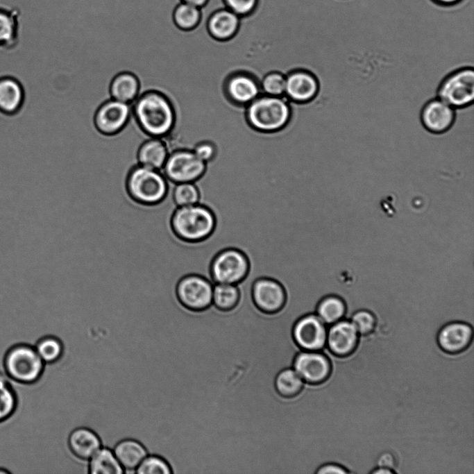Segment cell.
Returning <instances> with one entry per match:
<instances>
[{
    "label": "cell",
    "mask_w": 474,
    "mask_h": 474,
    "mask_svg": "<svg viewBox=\"0 0 474 474\" xmlns=\"http://www.w3.org/2000/svg\"><path fill=\"white\" fill-rule=\"evenodd\" d=\"M131 105L136 123L148 136L162 139L173 129L176 119L174 109L163 94L154 90L145 92Z\"/></svg>",
    "instance_id": "6da1fadb"
},
{
    "label": "cell",
    "mask_w": 474,
    "mask_h": 474,
    "mask_svg": "<svg viewBox=\"0 0 474 474\" xmlns=\"http://www.w3.org/2000/svg\"><path fill=\"white\" fill-rule=\"evenodd\" d=\"M3 366L9 380L18 384L33 385L41 378L45 364L33 344L19 343L6 350Z\"/></svg>",
    "instance_id": "7a4b0ae2"
},
{
    "label": "cell",
    "mask_w": 474,
    "mask_h": 474,
    "mask_svg": "<svg viewBox=\"0 0 474 474\" xmlns=\"http://www.w3.org/2000/svg\"><path fill=\"white\" fill-rule=\"evenodd\" d=\"M246 119L255 129L273 132L282 128L291 116L289 100L285 96L261 94L246 105Z\"/></svg>",
    "instance_id": "3957f363"
},
{
    "label": "cell",
    "mask_w": 474,
    "mask_h": 474,
    "mask_svg": "<svg viewBox=\"0 0 474 474\" xmlns=\"http://www.w3.org/2000/svg\"><path fill=\"white\" fill-rule=\"evenodd\" d=\"M175 234L187 242H198L208 237L213 231L215 218L207 207L197 203L178 207L171 217Z\"/></svg>",
    "instance_id": "277c9868"
},
{
    "label": "cell",
    "mask_w": 474,
    "mask_h": 474,
    "mask_svg": "<svg viewBox=\"0 0 474 474\" xmlns=\"http://www.w3.org/2000/svg\"><path fill=\"white\" fill-rule=\"evenodd\" d=\"M168 180L161 171L139 164L133 167L126 179V187L130 196L144 204L161 201L168 190Z\"/></svg>",
    "instance_id": "5b68a950"
},
{
    "label": "cell",
    "mask_w": 474,
    "mask_h": 474,
    "mask_svg": "<svg viewBox=\"0 0 474 474\" xmlns=\"http://www.w3.org/2000/svg\"><path fill=\"white\" fill-rule=\"evenodd\" d=\"M437 95L454 109L472 105L474 99L473 69L462 67L449 74L439 84Z\"/></svg>",
    "instance_id": "8992f818"
},
{
    "label": "cell",
    "mask_w": 474,
    "mask_h": 474,
    "mask_svg": "<svg viewBox=\"0 0 474 474\" xmlns=\"http://www.w3.org/2000/svg\"><path fill=\"white\" fill-rule=\"evenodd\" d=\"M249 263L246 256L235 248L220 251L210 266L212 280L215 283L237 285L247 275Z\"/></svg>",
    "instance_id": "52a82bcc"
},
{
    "label": "cell",
    "mask_w": 474,
    "mask_h": 474,
    "mask_svg": "<svg viewBox=\"0 0 474 474\" xmlns=\"http://www.w3.org/2000/svg\"><path fill=\"white\" fill-rule=\"evenodd\" d=\"M205 167L192 150L179 149L169 154L161 171L174 183H194L203 174Z\"/></svg>",
    "instance_id": "ba28073f"
},
{
    "label": "cell",
    "mask_w": 474,
    "mask_h": 474,
    "mask_svg": "<svg viewBox=\"0 0 474 474\" xmlns=\"http://www.w3.org/2000/svg\"><path fill=\"white\" fill-rule=\"evenodd\" d=\"M214 283L195 274L183 277L177 284L176 294L180 303L193 310H203L212 303Z\"/></svg>",
    "instance_id": "9c48e42d"
},
{
    "label": "cell",
    "mask_w": 474,
    "mask_h": 474,
    "mask_svg": "<svg viewBox=\"0 0 474 474\" xmlns=\"http://www.w3.org/2000/svg\"><path fill=\"white\" fill-rule=\"evenodd\" d=\"M131 115V104L110 99L97 108L94 117V126L103 135H115L126 126Z\"/></svg>",
    "instance_id": "30bf717a"
},
{
    "label": "cell",
    "mask_w": 474,
    "mask_h": 474,
    "mask_svg": "<svg viewBox=\"0 0 474 474\" xmlns=\"http://www.w3.org/2000/svg\"><path fill=\"white\" fill-rule=\"evenodd\" d=\"M293 335L303 350L319 351L326 345V325L315 313L309 314L296 322Z\"/></svg>",
    "instance_id": "8fae6325"
},
{
    "label": "cell",
    "mask_w": 474,
    "mask_h": 474,
    "mask_svg": "<svg viewBox=\"0 0 474 474\" xmlns=\"http://www.w3.org/2000/svg\"><path fill=\"white\" fill-rule=\"evenodd\" d=\"M293 368L304 382L320 383L328 378L331 372V364L321 350H303L295 357Z\"/></svg>",
    "instance_id": "7c38bea8"
},
{
    "label": "cell",
    "mask_w": 474,
    "mask_h": 474,
    "mask_svg": "<svg viewBox=\"0 0 474 474\" xmlns=\"http://www.w3.org/2000/svg\"><path fill=\"white\" fill-rule=\"evenodd\" d=\"M455 116V109L437 98L424 105L421 112V121L428 132L443 134L452 126Z\"/></svg>",
    "instance_id": "4fadbf2b"
},
{
    "label": "cell",
    "mask_w": 474,
    "mask_h": 474,
    "mask_svg": "<svg viewBox=\"0 0 474 474\" xmlns=\"http://www.w3.org/2000/svg\"><path fill=\"white\" fill-rule=\"evenodd\" d=\"M473 341L472 325L465 321H452L444 324L437 334L440 348L449 354H456L466 350Z\"/></svg>",
    "instance_id": "5bb4252c"
},
{
    "label": "cell",
    "mask_w": 474,
    "mask_h": 474,
    "mask_svg": "<svg viewBox=\"0 0 474 474\" xmlns=\"http://www.w3.org/2000/svg\"><path fill=\"white\" fill-rule=\"evenodd\" d=\"M320 90L319 80L310 71L296 70L286 76L285 96L291 101H311L319 94Z\"/></svg>",
    "instance_id": "9a60e30c"
},
{
    "label": "cell",
    "mask_w": 474,
    "mask_h": 474,
    "mask_svg": "<svg viewBox=\"0 0 474 474\" xmlns=\"http://www.w3.org/2000/svg\"><path fill=\"white\" fill-rule=\"evenodd\" d=\"M359 334L349 321H339L327 330L326 348L333 355L345 357L352 353L357 344Z\"/></svg>",
    "instance_id": "2e32d148"
},
{
    "label": "cell",
    "mask_w": 474,
    "mask_h": 474,
    "mask_svg": "<svg viewBox=\"0 0 474 474\" xmlns=\"http://www.w3.org/2000/svg\"><path fill=\"white\" fill-rule=\"evenodd\" d=\"M252 297L256 306L263 312L272 313L279 310L285 301L283 287L271 278H259L252 287Z\"/></svg>",
    "instance_id": "e0dca14e"
},
{
    "label": "cell",
    "mask_w": 474,
    "mask_h": 474,
    "mask_svg": "<svg viewBox=\"0 0 474 474\" xmlns=\"http://www.w3.org/2000/svg\"><path fill=\"white\" fill-rule=\"evenodd\" d=\"M67 443L71 453L84 462H88L102 447L99 435L86 427L74 429L69 434Z\"/></svg>",
    "instance_id": "ac0fdd59"
},
{
    "label": "cell",
    "mask_w": 474,
    "mask_h": 474,
    "mask_svg": "<svg viewBox=\"0 0 474 474\" xmlns=\"http://www.w3.org/2000/svg\"><path fill=\"white\" fill-rule=\"evenodd\" d=\"M226 91L233 102L246 105L262 94L259 83L245 73H237L229 77Z\"/></svg>",
    "instance_id": "d6986e66"
},
{
    "label": "cell",
    "mask_w": 474,
    "mask_h": 474,
    "mask_svg": "<svg viewBox=\"0 0 474 474\" xmlns=\"http://www.w3.org/2000/svg\"><path fill=\"white\" fill-rule=\"evenodd\" d=\"M112 450L124 474H135L137 468L149 454L140 441L131 438L119 441Z\"/></svg>",
    "instance_id": "ffe728a7"
},
{
    "label": "cell",
    "mask_w": 474,
    "mask_h": 474,
    "mask_svg": "<svg viewBox=\"0 0 474 474\" xmlns=\"http://www.w3.org/2000/svg\"><path fill=\"white\" fill-rule=\"evenodd\" d=\"M169 152L162 138L149 137L139 146L137 153L138 164L161 171Z\"/></svg>",
    "instance_id": "44dd1931"
},
{
    "label": "cell",
    "mask_w": 474,
    "mask_h": 474,
    "mask_svg": "<svg viewBox=\"0 0 474 474\" xmlns=\"http://www.w3.org/2000/svg\"><path fill=\"white\" fill-rule=\"evenodd\" d=\"M139 90L137 77L129 71H122L115 75L109 86L111 99L130 104L138 97Z\"/></svg>",
    "instance_id": "7402d4cb"
},
{
    "label": "cell",
    "mask_w": 474,
    "mask_h": 474,
    "mask_svg": "<svg viewBox=\"0 0 474 474\" xmlns=\"http://www.w3.org/2000/svg\"><path fill=\"white\" fill-rule=\"evenodd\" d=\"M239 16L228 8L215 11L209 18L208 28L211 35L219 40L232 37L237 31Z\"/></svg>",
    "instance_id": "603a6c76"
},
{
    "label": "cell",
    "mask_w": 474,
    "mask_h": 474,
    "mask_svg": "<svg viewBox=\"0 0 474 474\" xmlns=\"http://www.w3.org/2000/svg\"><path fill=\"white\" fill-rule=\"evenodd\" d=\"M24 99L21 83L14 78H0V110L4 113L16 112L22 106Z\"/></svg>",
    "instance_id": "cb8c5ba5"
},
{
    "label": "cell",
    "mask_w": 474,
    "mask_h": 474,
    "mask_svg": "<svg viewBox=\"0 0 474 474\" xmlns=\"http://www.w3.org/2000/svg\"><path fill=\"white\" fill-rule=\"evenodd\" d=\"M124 474L112 448L102 446L88 461V474Z\"/></svg>",
    "instance_id": "d4e9b609"
},
{
    "label": "cell",
    "mask_w": 474,
    "mask_h": 474,
    "mask_svg": "<svg viewBox=\"0 0 474 474\" xmlns=\"http://www.w3.org/2000/svg\"><path fill=\"white\" fill-rule=\"evenodd\" d=\"M346 310L344 301L338 296L330 294L319 301L315 314L326 325H330L340 321Z\"/></svg>",
    "instance_id": "484cf974"
},
{
    "label": "cell",
    "mask_w": 474,
    "mask_h": 474,
    "mask_svg": "<svg viewBox=\"0 0 474 474\" xmlns=\"http://www.w3.org/2000/svg\"><path fill=\"white\" fill-rule=\"evenodd\" d=\"M33 346L45 364L58 362L63 353L62 341L52 335H45L39 338Z\"/></svg>",
    "instance_id": "4316f807"
},
{
    "label": "cell",
    "mask_w": 474,
    "mask_h": 474,
    "mask_svg": "<svg viewBox=\"0 0 474 474\" xmlns=\"http://www.w3.org/2000/svg\"><path fill=\"white\" fill-rule=\"evenodd\" d=\"M8 379L0 375V423L14 414L18 404L17 393Z\"/></svg>",
    "instance_id": "83f0119b"
},
{
    "label": "cell",
    "mask_w": 474,
    "mask_h": 474,
    "mask_svg": "<svg viewBox=\"0 0 474 474\" xmlns=\"http://www.w3.org/2000/svg\"><path fill=\"white\" fill-rule=\"evenodd\" d=\"M303 380L294 368H287L278 373L275 385L280 394L290 397L297 394L303 388Z\"/></svg>",
    "instance_id": "f1b7e54d"
},
{
    "label": "cell",
    "mask_w": 474,
    "mask_h": 474,
    "mask_svg": "<svg viewBox=\"0 0 474 474\" xmlns=\"http://www.w3.org/2000/svg\"><path fill=\"white\" fill-rule=\"evenodd\" d=\"M239 292L236 285L215 283L213 285L212 304L222 310H228L238 302Z\"/></svg>",
    "instance_id": "f546056e"
},
{
    "label": "cell",
    "mask_w": 474,
    "mask_h": 474,
    "mask_svg": "<svg viewBox=\"0 0 474 474\" xmlns=\"http://www.w3.org/2000/svg\"><path fill=\"white\" fill-rule=\"evenodd\" d=\"M173 19L176 25L180 29H192L200 21V8L190 3L180 2L173 10Z\"/></svg>",
    "instance_id": "4dcf8cb0"
},
{
    "label": "cell",
    "mask_w": 474,
    "mask_h": 474,
    "mask_svg": "<svg viewBox=\"0 0 474 474\" xmlns=\"http://www.w3.org/2000/svg\"><path fill=\"white\" fill-rule=\"evenodd\" d=\"M173 198L178 207L197 204L199 192L194 183H174Z\"/></svg>",
    "instance_id": "1f68e13d"
},
{
    "label": "cell",
    "mask_w": 474,
    "mask_h": 474,
    "mask_svg": "<svg viewBox=\"0 0 474 474\" xmlns=\"http://www.w3.org/2000/svg\"><path fill=\"white\" fill-rule=\"evenodd\" d=\"M286 76L278 71L266 74L260 83L263 94L273 96H282L285 92Z\"/></svg>",
    "instance_id": "d6a6232c"
},
{
    "label": "cell",
    "mask_w": 474,
    "mask_h": 474,
    "mask_svg": "<svg viewBox=\"0 0 474 474\" xmlns=\"http://www.w3.org/2000/svg\"><path fill=\"white\" fill-rule=\"evenodd\" d=\"M135 474H172V471L163 457L148 454L137 468Z\"/></svg>",
    "instance_id": "836d02e7"
},
{
    "label": "cell",
    "mask_w": 474,
    "mask_h": 474,
    "mask_svg": "<svg viewBox=\"0 0 474 474\" xmlns=\"http://www.w3.org/2000/svg\"><path fill=\"white\" fill-rule=\"evenodd\" d=\"M17 22L9 13L0 10V44L12 45L16 41Z\"/></svg>",
    "instance_id": "e575fe53"
},
{
    "label": "cell",
    "mask_w": 474,
    "mask_h": 474,
    "mask_svg": "<svg viewBox=\"0 0 474 474\" xmlns=\"http://www.w3.org/2000/svg\"><path fill=\"white\" fill-rule=\"evenodd\" d=\"M350 322L355 328L359 335H366L373 332L376 325L374 315L367 310H359L354 313Z\"/></svg>",
    "instance_id": "d590c367"
},
{
    "label": "cell",
    "mask_w": 474,
    "mask_h": 474,
    "mask_svg": "<svg viewBox=\"0 0 474 474\" xmlns=\"http://www.w3.org/2000/svg\"><path fill=\"white\" fill-rule=\"evenodd\" d=\"M226 8L241 17L253 10L257 0H223Z\"/></svg>",
    "instance_id": "8d00e7d4"
},
{
    "label": "cell",
    "mask_w": 474,
    "mask_h": 474,
    "mask_svg": "<svg viewBox=\"0 0 474 474\" xmlns=\"http://www.w3.org/2000/svg\"><path fill=\"white\" fill-rule=\"evenodd\" d=\"M195 155L205 163L210 161L216 154L215 146L210 142H201L192 149Z\"/></svg>",
    "instance_id": "74e56055"
},
{
    "label": "cell",
    "mask_w": 474,
    "mask_h": 474,
    "mask_svg": "<svg viewBox=\"0 0 474 474\" xmlns=\"http://www.w3.org/2000/svg\"><path fill=\"white\" fill-rule=\"evenodd\" d=\"M315 474H348V472L342 466L330 462L321 465Z\"/></svg>",
    "instance_id": "f35d334b"
},
{
    "label": "cell",
    "mask_w": 474,
    "mask_h": 474,
    "mask_svg": "<svg viewBox=\"0 0 474 474\" xmlns=\"http://www.w3.org/2000/svg\"><path fill=\"white\" fill-rule=\"evenodd\" d=\"M396 462L395 457L389 452H385L380 454L377 459L376 463L377 467L388 468L393 471L396 467Z\"/></svg>",
    "instance_id": "ab89813d"
},
{
    "label": "cell",
    "mask_w": 474,
    "mask_h": 474,
    "mask_svg": "<svg viewBox=\"0 0 474 474\" xmlns=\"http://www.w3.org/2000/svg\"><path fill=\"white\" fill-rule=\"evenodd\" d=\"M370 474H396L394 471L384 467H376L373 469Z\"/></svg>",
    "instance_id": "60d3db41"
},
{
    "label": "cell",
    "mask_w": 474,
    "mask_h": 474,
    "mask_svg": "<svg viewBox=\"0 0 474 474\" xmlns=\"http://www.w3.org/2000/svg\"><path fill=\"white\" fill-rule=\"evenodd\" d=\"M181 1H182V2L190 3V4H192L194 6H197V7H199V8L202 7L208 1V0H181Z\"/></svg>",
    "instance_id": "b9f144b4"
},
{
    "label": "cell",
    "mask_w": 474,
    "mask_h": 474,
    "mask_svg": "<svg viewBox=\"0 0 474 474\" xmlns=\"http://www.w3.org/2000/svg\"><path fill=\"white\" fill-rule=\"evenodd\" d=\"M439 4L444 6H452L461 1L462 0H434Z\"/></svg>",
    "instance_id": "7bdbcfd3"
},
{
    "label": "cell",
    "mask_w": 474,
    "mask_h": 474,
    "mask_svg": "<svg viewBox=\"0 0 474 474\" xmlns=\"http://www.w3.org/2000/svg\"><path fill=\"white\" fill-rule=\"evenodd\" d=\"M10 473V471L7 468L0 467V474H8Z\"/></svg>",
    "instance_id": "ee69618b"
}]
</instances>
